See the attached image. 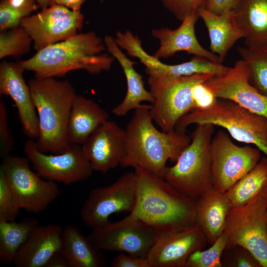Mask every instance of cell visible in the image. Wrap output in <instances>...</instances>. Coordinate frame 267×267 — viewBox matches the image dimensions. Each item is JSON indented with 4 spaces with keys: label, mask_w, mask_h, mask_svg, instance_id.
I'll return each mask as SVG.
<instances>
[{
    "label": "cell",
    "mask_w": 267,
    "mask_h": 267,
    "mask_svg": "<svg viewBox=\"0 0 267 267\" xmlns=\"http://www.w3.org/2000/svg\"><path fill=\"white\" fill-rule=\"evenodd\" d=\"M41 9L46 8L50 6L49 0H35Z\"/></svg>",
    "instance_id": "cell-43"
},
{
    "label": "cell",
    "mask_w": 267,
    "mask_h": 267,
    "mask_svg": "<svg viewBox=\"0 0 267 267\" xmlns=\"http://www.w3.org/2000/svg\"><path fill=\"white\" fill-rule=\"evenodd\" d=\"M21 209L4 172L0 167V221H14Z\"/></svg>",
    "instance_id": "cell-34"
},
{
    "label": "cell",
    "mask_w": 267,
    "mask_h": 267,
    "mask_svg": "<svg viewBox=\"0 0 267 267\" xmlns=\"http://www.w3.org/2000/svg\"><path fill=\"white\" fill-rule=\"evenodd\" d=\"M234 19L244 35L246 47L267 44V0H241Z\"/></svg>",
    "instance_id": "cell-27"
},
{
    "label": "cell",
    "mask_w": 267,
    "mask_h": 267,
    "mask_svg": "<svg viewBox=\"0 0 267 267\" xmlns=\"http://www.w3.org/2000/svg\"><path fill=\"white\" fill-rule=\"evenodd\" d=\"M82 151L93 171L106 173L121 164L125 156V130L107 121L82 144Z\"/></svg>",
    "instance_id": "cell-17"
},
{
    "label": "cell",
    "mask_w": 267,
    "mask_h": 267,
    "mask_svg": "<svg viewBox=\"0 0 267 267\" xmlns=\"http://www.w3.org/2000/svg\"><path fill=\"white\" fill-rule=\"evenodd\" d=\"M104 42L106 50L116 59L123 69L125 75L127 91L123 101L113 109L114 114L118 116L126 115L129 112L142 106L143 101L152 103L154 98L150 93L144 87L142 76L134 69L135 62L129 59L121 50L115 42V39L110 36H106Z\"/></svg>",
    "instance_id": "cell-22"
},
{
    "label": "cell",
    "mask_w": 267,
    "mask_h": 267,
    "mask_svg": "<svg viewBox=\"0 0 267 267\" xmlns=\"http://www.w3.org/2000/svg\"><path fill=\"white\" fill-rule=\"evenodd\" d=\"M203 84L216 98L231 100L267 119V96L250 84L248 70L242 60L236 61L226 73Z\"/></svg>",
    "instance_id": "cell-16"
},
{
    "label": "cell",
    "mask_w": 267,
    "mask_h": 267,
    "mask_svg": "<svg viewBox=\"0 0 267 267\" xmlns=\"http://www.w3.org/2000/svg\"><path fill=\"white\" fill-rule=\"evenodd\" d=\"M215 126L197 125L191 141L174 165L167 167L163 178L182 194L197 199L213 188L211 146Z\"/></svg>",
    "instance_id": "cell-6"
},
{
    "label": "cell",
    "mask_w": 267,
    "mask_h": 267,
    "mask_svg": "<svg viewBox=\"0 0 267 267\" xmlns=\"http://www.w3.org/2000/svg\"><path fill=\"white\" fill-rule=\"evenodd\" d=\"M32 40L20 25L0 34V58L6 56H20L26 54L30 49Z\"/></svg>",
    "instance_id": "cell-32"
},
{
    "label": "cell",
    "mask_w": 267,
    "mask_h": 267,
    "mask_svg": "<svg viewBox=\"0 0 267 267\" xmlns=\"http://www.w3.org/2000/svg\"><path fill=\"white\" fill-rule=\"evenodd\" d=\"M112 267H151L146 258L136 257L121 253L111 262Z\"/></svg>",
    "instance_id": "cell-39"
},
{
    "label": "cell",
    "mask_w": 267,
    "mask_h": 267,
    "mask_svg": "<svg viewBox=\"0 0 267 267\" xmlns=\"http://www.w3.org/2000/svg\"><path fill=\"white\" fill-rule=\"evenodd\" d=\"M37 111L39 134L36 140L42 152L58 154L70 146L68 125L77 94L68 80L35 77L28 82Z\"/></svg>",
    "instance_id": "cell-4"
},
{
    "label": "cell",
    "mask_w": 267,
    "mask_h": 267,
    "mask_svg": "<svg viewBox=\"0 0 267 267\" xmlns=\"http://www.w3.org/2000/svg\"><path fill=\"white\" fill-rule=\"evenodd\" d=\"M158 234L152 226L129 215L121 220L109 221L92 229L87 236L100 250L123 252L146 258Z\"/></svg>",
    "instance_id": "cell-11"
},
{
    "label": "cell",
    "mask_w": 267,
    "mask_h": 267,
    "mask_svg": "<svg viewBox=\"0 0 267 267\" xmlns=\"http://www.w3.org/2000/svg\"><path fill=\"white\" fill-rule=\"evenodd\" d=\"M118 44L125 49L128 55L137 58L144 65L145 69L166 75L181 76L197 74H211L219 75L226 73L229 67L222 63L213 62L206 58L194 56L190 60L182 63L169 65L165 64L148 54L143 49L139 38L131 31L122 34Z\"/></svg>",
    "instance_id": "cell-18"
},
{
    "label": "cell",
    "mask_w": 267,
    "mask_h": 267,
    "mask_svg": "<svg viewBox=\"0 0 267 267\" xmlns=\"http://www.w3.org/2000/svg\"><path fill=\"white\" fill-rule=\"evenodd\" d=\"M164 6L178 20L182 21L187 16L203 8L205 0H161Z\"/></svg>",
    "instance_id": "cell-36"
},
{
    "label": "cell",
    "mask_w": 267,
    "mask_h": 267,
    "mask_svg": "<svg viewBox=\"0 0 267 267\" xmlns=\"http://www.w3.org/2000/svg\"><path fill=\"white\" fill-rule=\"evenodd\" d=\"M267 186V158L265 156L224 194L231 208H237L249 202Z\"/></svg>",
    "instance_id": "cell-28"
},
{
    "label": "cell",
    "mask_w": 267,
    "mask_h": 267,
    "mask_svg": "<svg viewBox=\"0 0 267 267\" xmlns=\"http://www.w3.org/2000/svg\"><path fill=\"white\" fill-rule=\"evenodd\" d=\"M194 124L222 127L235 140L255 145L267 158V119L234 101L216 98L206 107L194 109L179 120L175 130L185 132Z\"/></svg>",
    "instance_id": "cell-5"
},
{
    "label": "cell",
    "mask_w": 267,
    "mask_h": 267,
    "mask_svg": "<svg viewBox=\"0 0 267 267\" xmlns=\"http://www.w3.org/2000/svg\"><path fill=\"white\" fill-rule=\"evenodd\" d=\"M103 0H100L101 1H102Z\"/></svg>",
    "instance_id": "cell-44"
},
{
    "label": "cell",
    "mask_w": 267,
    "mask_h": 267,
    "mask_svg": "<svg viewBox=\"0 0 267 267\" xmlns=\"http://www.w3.org/2000/svg\"><path fill=\"white\" fill-rule=\"evenodd\" d=\"M7 110L4 103L0 101V157L10 155L14 146V139L9 129Z\"/></svg>",
    "instance_id": "cell-37"
},
{
    "label": "cell",
    "mask_w": 267,
    "mask_h": 267,
    "mask_svg": "<svg viewBox=\"0 0 267 267\" xmlns=\"http://www.w3.org/2000/svg\"><path fill=\"white\" fill-rule=\"evenodd\" d=\"M151 107L143 104L134 110L125 130V156L121 166L138 167L163 178L167 161L176 162L191 137L175 129L158 130L153 123Z\"/></svg>",
    "instance_id": "cell-1"
},
{
    "label": "cell",
    "mask_w": 267,
    "mask_h": 267,
    "mask_svg": "<svg viewBox=\"0 0 267 267\" xmlns=\"http://www.w3.org/2000/svg\"><path fill=\"white\" fill-rule=\"evenodd\" d=\"M223 232L226 248L241 246L267 267V186L245 205L230 208Z\"/></svg>",
    "instance_id": "cell-8"
},
{
    "label": "cell",
    "mask_w": 267,
    "mask_h": 267,
    "mask_svg": "<svg viewBox=\"0 0 267 267\" xmlns=\"http://www.w3.org/2000/svg\"><path fill=\"white\" fill-rule=\"evenodd\" d=\"M24 71L17 62L2 61L0 65V94L13 99L24 134L36 140L39 134L38 117L29 85L23 76Z\"/></svg>",
    "instance_id": "cell-19"
},
{
    "label": "cell",
    "mask_w": 267,
    "mask_h": 267,
    "mask_svg": "<svg viewBox=\"0 0 267 267\" xmlns=\"http://www.w3.org/2000/svg\"><path fill=\"white\" fill-rule=\"evenodd\" d=\"M83 22L84 15L80 11L53 4L23 18L20 25L30 36L34 48L38 51L77 34Z\"/></svg>",
    "instance_id": "cell-14"
},
{
    "label": "cell",
    "mask_w": 267,
    "mask_h": 267,
    "mask_svg": "<svg viewBox=\"0 0 267 267\" xmlns=\"http://www.w3.org/2000/svg\"><path fill=\"white\" fill-rule=\"evenodd\" d=\"M203 83L197 84L193 88V97L195 109L206 107L212 104L216 99Z\"/></svg>",
    "instance_id": "cell-40"
},
{
    "label": "cell",
    "mask_w": 267,
    "mask_h": 267,
    "mask_svg": "<svg viewBox=\"0 0 267 267\" xmlns=\"http://www.w3.org/2000/svg\"><path fill=\"white\" fill-rule=\"evenodd\" d=\"M154 101L150 109L152 119L164 132L175 129L179 120L195 108L193 89L197 84L214 77L211 74L175 76L145 70Z\"/></svg>",
    "instance_id": "cell-7"
},
{
    "label": "cell",
    "mask_w": 267,
    "mask_h": 267,
    "mask_svg": "<svg viewBox=\"0 0 267 267\" xmlns=\"http://www.w3.org/2000/svg\"><path fill=\"white\" fill-rule=\"evenodd\" d=\"M114 60L107 51L104 40L90 31L77 33L17 63L24 71L34 72L35 77L46 78L64 76L77 70L97 74L109 70Z\"/></svg>",
    "instance_id": "cell-2"
},
{
    "label": "cell",
    "mask_w": 267,
    "mask_h": 267,
    "mask_svg": "<svg viewBox=\"0 0 267 267\" xmlns=\"http://www.w3.org/2000/svg\"><path fill=\"white\" fill-rule=\"evenodd\" d=\"M207 243L195 222L159 233L146 258L151 267H185L190 256Z\"/></svg>",
    "instance_id": "cell-15"
},
{
    "label": "cell",
    "mask_w": 267,
    "mask_h": 267,
    "mask_svg": "<svg viewBox=\"0 0 267 267\" xmlns=\"http://www.w3.org/2000/svg\"><path fill=\"white\" fill-rule=\"evenodd\" d=\"M24 151L37 173L47 180L69 184L89 178L93 171L78 145L70 144L63 152L48 155L30 138L24 143Z\"/></svg>",
    "instance_id": "cell-13"
},
{
    "label": "cell",
    "mask_w": 267,
    "mask_h": 267,
    "mask_svg": "<svg viewBox=\"0 0 267 267\" xmlns=\"http://www.w3.org/2000/svg\"><path fill=\"white\" fill-rule=\"evenodd\" d=\"M134 170L136 201L130 215L158 234L196 222L197 199L182 194L163 178L138 167Z\"/></svg>",
    "instance_id": "cell-3"
},
{
    "label": "cell",
    "mask_w": 267,
    "mask_h": 267,
    "mask_svg": "<svg viewBox=\"0 0 267 267\" xmlns=\"http://www.w3.org/2000/svg\"><path fill=\"white\" fill-rule=\"evenodd\" d=\"M38 224L34 217L20 222L0 221V262L13 263L15 256L32 229Z\"/></svg>",
    "instance_id": "cell-29"
},
{
    "label": "cell",
    "mask_w": 267,
    "mask_h": 267,
    "mask_svg": "<svg viewBox=\"0 0 267 267\" xmlns=\"http://www.w3.org/2000/svg\"><path fill=\"white\" fill-rule=\"evenodd\" d=\"M241 0H205L203 8L210 12L221 15L228 11H235Z\"/></svg>",
    "instance_id": "cell-38"
},
{
    "label": "cell",
    "mask_w": 267,
    "mask_h": 267,
    "mask_svg": "<svg viewBox=\"0 0 267 267\" xmlns=\"http://www.w3.org/2000/svg\"><path fill=\"white\" fill-rule=\"evenodd\" d=\"M44 267H68V266L63 257L57 252L49 258Z\"/></svg>",
    "instance_id": "cell-42"
},
{
    "label": "cell",
    "mask_w": 267,
    "mask_h": 267,
    "mask_svg": "<svg viewBox=\"0 0 267 267\" xmlns=\"http://www.w3.org/2000/svg\"><path fill=\"white\" fill-rule=\"evenodd\" d=\"M60 254L68 267H102L106 266L101 250L96 247L88 236L72 225L62 229Z\"/></svg>",
    "instance_id": "cell-26"
},
{
    "label": "cell",
    "mask_w": 267,
    "mask_h": 267,
    "mask_svg": "<svg viewBox=\"0 0 267 267\" xmlns=\"http://www.w3.org/2000/svg\"><path fill=\"white\" fill-rule=\"evenodd\" d=\"M135 201L134 173L127 172L111 184L92 189L80 210V217L85 225L94 229L109 222L114 214L131 212Z\"/></svg>",
    "instance_id": "cell-12"
},
{
    "label": "cell",
    "mask_w": 267,
    "mask_h": 267,
    "mask_svg": "<svg viewBox=\"0 0 267 267\" xmlns=\"http://www.w3.org/2000/svg\"><path fill=\"white\" fill-rule=\"evenodd\" d=\"M106 111L94 100L76 95L68 125L70 144H83L100 126L108 120Z\"/></svg>",
    "instance_id": "cell-23"
},
{
    "label": "cell",
    "mask_w": 267,
    "mask_h": 267,
    "mask_svg": "<svg viewBox=\"0 0 267 267\" xmlns=\"http://www.w3.org/2000/svg\"><path fill=\"white\" fill-rule=\"evenodd\" d=\"M231 207L224 195L213 187L197 199L196 222L202 228L208 244L223 233Z\"/></svg>",
    "instance_id": "cell-24"
},
{
    "label": "cell",
    "mask_w": 267,
    "mask_h": 267,
    "mask_svg": "<svg viewBox=\"0 0 267 267\" xmlns=\"http://www.w3.org/2000/svg\"><path fill=\"white\" fill-rule=\"evenodd\" d=\"M227 242V237L223 232L208 249L192 253L185 267H222V257Z\"/></svg>",
    "instance_id": "cell-33"
},
{
    "label": "cell",
    "mask_w": 267,
    "mask_h": 267,
    "mask_svg": "<svg viewBox=\"0 0 267 267\" xmlns=\"http://www.w3.org/2000/svg\"><path fill=\"white\" fill-rule=\"evenodd\" d=\"M237 51L248 68L249 83L267 96V44L258 47H238Z\"/></svg>",
    "instance_id": "cell-30"
},
{
    "label": "cell",
    "mask_w": 267,
    "mask_h": 267,
    "mask_svg": "<svg viewBox=\"0 0 267 267\" xmlns=\"http://www.w3.org/2000/svg\"><path fill=\"white\" fill-rule=\"evenodd\" d=\"M27 157L9 155L0 168L21 209L38 213L45 210L58 196L56 182L42 179L34 172Z\"/></svg>",
    "instance_id": "cell-10"
},
{
    "label": "cell",
    "mask_w": 267,
    "mask_h": 267,
    "mask_svg": "<svg viewBox=\"0 0 267 267\" xmlns=\"http://www.w3.org/2000/svg\"><path fill=\"white\" fill-rule=\"evenodd\" d=\"M260 152L258 148L238 146L225 132L219 131L211 146L213 187L224 193L255 167Z\"/></svg>",
    "instance_id": "cell-9"
},
{
    "label": "cell",
    "mask_w": 267,
    "mask_h": 267,
    "mask_svg": "<svg viewBox=\"0 0 267 267\" xmlns=\"http://www.w3.org/2000/svg\"><path fill=\"white\" fill-rule=\"evenodd\" d=\"M40 6L35 0H1L0 29L5 31L20 26L22 19Z\"/></svg>",
    "instance_id": "cell-31"
},
{
    "label": "cell",
    "mask_w": 267,
    "mask_h": 267,
    "mask_svg": "<svg viewBox=\"0 0 267 267\" xmlns=\"http://www.w3.org/2000/svg\"><path fill=\"white\" fill-rule=\"evenodd\" d=\"M86 0H49L50 5L59 4L73 10L80 11L82 4Z\"/></svg>",
    "instance_id": "cell-41"
},
{
    "label": "cell",
    "mask_w": 267,
    "mask_h": 267,
    "mask_svg": "<svg viewBox=\"0 0 267 267\" xmlns=\"http://www.w3.org/2000/svg\"><path fill=\"white\" fill-rule=\"evenodd\" d=\"M222 267H261L254 256L246 248L239 245L225 248L222 257Z\"/></svg>",
    "instance_id": "cell-35"
},
{
    "label": "cell",
    "mask_w": 267,
    "mask_h": 267,
    "mask_svg": "<svg viewBox=\"0 0 267 267\" xmlns=\"http://www.w3.org/2000/svg\"><path fill=\"white\" fill-rule=\"evenodd\" d=\"M207 29L210 41L211 51L217 55L222 62L235 43L244 35L237 25L235 11L216 15L204 8L197 10Z\"/></svg>",
    "instance_id": "cell-25"
},
{
    "label": "cell",
    "mask_w": 267,
    "mask_h": 267,
    "mask_svg": "<svg viewBox=\"0 0 267 267\" xmlns=\"http://www.w3.org/2000/svg\"><path fill=\"white\" fill-rule=\"evenodd\" d=\"M199 18L198 13L196 12L185 18L176 29L161 28L152 30V36L159 42V47L153 56L159 59L167 58L177 52L184 51L194 56L205 57L213 62L222 63L217 55L205 49L198 41L195 26Z\"/></svg>",
    "instance_id": "cell-20"
},
{
    "label": "cell",
    "mask_w": 267,
    "mask_h": 267,
    "mask_svg": "<svg viewBox=\"0 0 267 267\" xmlns=\"http://www.w3.org/2000/svg\"><path fill=\"white\" fill-rule=\"evenodd\" d=\"M62 229L57 224H38L18 250L13 263L17 267H44L60 250Z\"/></svg>",
    "instance_id": "cell-21"
}]
</instances>
